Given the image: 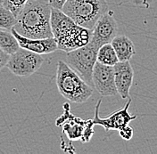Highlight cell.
Segmentation results:
<instances>
[{
  "label": "cell",
  "mask_w": 157,
  "mask_h": 154,
  "mask_svg": "<svg viewBox=\"0 0 157 154\" xmlns=\"http://www.w3.org/2000/svg\"><path fill=\"white\" fill-rule=\"evenodd\" d=\"M51 6L46 0H28L17 15L13 29L29 39L52 38L50 26Z\"/></svg>",
  "instance_id": "1"
},
{
  "label": "cell",
  "mask_w": 157,
  "mask_h": 154,
  "mask_svg": "<svg viewBox=\"0 0 157 154\" xmlns=\"http://www.w3.org/2000/svg\"><path fill=\"white\" fill-rule=\"evenodd\" d=\"M56 86L59 93L70 102L83 103L93 95V88L64 62L60 60L56 70Z\"/></svg>",
  "instance_id": "2"
},
{
  "label": "cell",
  "mask_w": 157,
  "mask_h": 154,
  "mask_svg": "<svg viewBox=\"0 0 157 154\" xmlns=\"http://www.w3.org/2000/svg\"><path fill=\"white\" fill-rule=\"evenodd\" d=\"M62 11L76 24L92 29L108 11V4L106 0H66Z\"/></svg>",
  "instance_id": "3"
},
{
  "label": "cell",
  "mask_w": 157,
  "mask_h": 154,
  "mask_svg": "<svg viewBox=\"0 0 157 154\" xmlns=\"http://www.w3.org/2000/svg\"><path fill=\"white\" fill-rule=\"evenodd\" d=\"M98 50V47L88 42L84 47L68 52L66 55V63L90 87H93L92 72L97 62Z\"/></svg>",
  "instance_id": "4"
},
{
  "label": "cell",
  "mask_w": 157,
  "mask_h": 154,
  "mask_svg": "<svg viewBox=\"0 0 157 154\" xmlns=\"http://www.w3.org/2000/svg\"><path fill=\"white\" fill-rule=\"evenodd\" d=\"M64 113L56 120V126L63 125V131L70 140H80L82 143L90 141L94 134V123L92 119L82 120L70 112L69 103H64Z\"/></svg>",
  "instance_id": "5"
},
{
  "label": "cell",
  "mask_w": 157,
  "mask_h": 154,
  "mask_svg": "<svg viewBox=\"0 0 157 154\" xmlns=\"http://www.w3.org/2000/svg\"><path fill=\"white\" fill-rule=\"evenodd\" d=\"M43 62L41 54L20 47L10 55L6 66L16 76L29 77L41 67Z\"/></svg>",
  "instance_id": "6"
},
{
  "label": "cell",
  "mask_w": 157,
  "mask_h": 154,
  "mask_svg": "<svg viewBox=\"0 0 157 154\" xmlns=\"http://www.w3.org/2000/svg\"><path fill=\"white\" fill-rule=\"evenodd\" d=\"M132 100L128 97L127 103L125 106L120 110H118L116 111H114L113 113H112L111 115L105 118H100L99 116V107L102 103V100L100 99L98 102L96 109H95V116L94 118L92 119L94 125H98L103 126L106 132H109L110 130H117L119 131L121 128H122L123 126L126 125H128L132 120L137 118V115H131L128 112V108L131 104Z\"/></svg>",
  "instance_id": "7"
},
{
  "label": "cell",
  "mask_w": 157,
  "mask_h": 154,
  "mask_svg": "<svg viewBox=\"0 0 157 154\" xmlns=\"http://www.w3.org/2000/svg\"><path fill=\"white\" fill-rule=\"evenodd\" d=\"M118 33V24L112 11H107L95 23L89 43L99 49L103 45L109 44Z\"/></svg>",
  "instance_id": "8"
},
{
  "label": "cell",
  "mask_w": 157,
  "mask_h": 154,
  "mask_svg": "<svg viewBox=\"0 0 157 154\" xmlns=\"http://www.w3.org/2000/svg\"><path fill=\"white\" fill-rule=\"evenodd\" d=\"M93 87L104 97L118 95L114 82L113 66H108L97 62L92 72Z\"/></svg>",
  "instance_id": "9"
},
{
  "label": "cell",
  "mask_w": 157,
  "mask_h": 154,
  "mask_svg": "<svg viewBox=\"0 0 157 154\" xmlns=\"http://www.w3.org/2000/svg\"><path fill=\"white\" fill-rule=\"evenodd\" d=\"M113 72L117 93L122 99H128L134 78V69L129 61L118 62L113 65Z\"/></svg>",
  "instance_id": "10"
},
{
  "label": "cell",
  "mask_w": 157,
  "mask_h": 154,
  "mask_svg": "<svg viewBox=\"0 0 157 154\" xmlns=\"http://www.w3.org/2000/svg\"><path fill=\"white\" fill-rule=\"evenodd\" d=\"M13 35L17 39L20 47L34 52L39 54H50L57 50V44L55 39L46 38V39H29L21 36L15 29H11Z\"/></svg>",
  "instance_id": "11"
},
{
  "label": "cell",
  "mask_w": 157,
  "mask_h": 154,
  "mask_svg": "<svg viewBox=\"0 0 157 154\" xmlns=\"http://www.w3.org/2000/svg\"><path fill=\"white\" fill-rule=\"evenodd\" d=\"M91 35L92 29H87L76 24L75 27L65 38L61 39L56 43L57 49L68 53L74 49L84 47L89 42Z\"/></svg>",
  "instance_id": "12"
},
{
  "label": "cell",
  "mask_w": 157,
  "mask_h": 154,
  "mask_svg": "<svg viewBox=\"0 0 157 154\" xmlns=\"http://www.w3.org/2000/svg\"><path fill=\"white\" fill-rule=\"evenodd\" d=\"M75 25L76 23L62 10L51 7L50 26L53 38L56 42H58L66 37Z\"/></svg>",
  "instance_id": "13"
},
{
  "label": "cell",
  "mask_w": 157,
  "mask_h": 154,
  "mask_svg": "<svg viewBox=\"0 0 157 154\" xmlns=\"http://www.w3.org/2000/svg\"><path fill=\"white\" fill-rule=\"evenodd\" d=\"M119 62L130 61L136 54V48L132 40L124 35H116L111 42Z\"/></svg>",
  "instance_id": "14"
},
{
  "label": "cell",
  "mask_w": 157,
  "mask_h": 154,
  "mask_svg": "<svg viewBox=\"0 0 157 154\" xmlns=\"http://www.w3.org/2000/svg\"><path fill=\"white\" fill-rule=\"evenodd\" d=\"M0 48L9 55L20 48L19 43L11 30L0 29Z\"/></svg>",
  "instance_id": "15"
},
{
  "label": "cell",
  "mask_w": 157,
  "mask_h": 154,
  "mask_svg": "<svg viewBox=\"0 0 157 154\" xmlns=\"http://www.w3.org/2000/svg\"><path fill=\"white\" fill-rule=\"evenodd\" d=\"M97 62L108 66H113L119 62L116 53L111 43L103 45L99 47L98 50Z\"/></svg>",
  "instance_id": "16"
},
{
  "label": "cell",
  "mask_w": 157,
  "mask_h": 154,
  "mask_svg": "<svg viewBox=\"0 0 157 154\" xmlns=\"http://www.w3.org/2000/svg\"><path fill=\"white\" fill-rule=\"evenodd\" d=\"M17 22V18L13 13L4 6L0 7V29L11 30Z\"/></svg>",
  "instance_id": "17"
},
{
  "label": "cell",
  "mask_w": 157,
  "mask_h": 154,
  "mask_svg": "<svg viewBox=\"0 0 157 154\" xmlns=\"http://www.w3.org/2000/svg\"><path fill=\"white\" fill-rule=\"evenodd\" d=\"M28 0H3V6L11 11L15 17L20 13Z\"/></svg>",
  "instance_id": "18"
},
{
  "label": "cell",
  "mask_w": 157,
  "mask_h": 154,
  "mask_svg": "<svg viewBox=\"0 0 157 154\" xmlns=\"http://www.w3.org/2000/svg\"><path fill=\"white\" fill-rule=\"evenodd\" d=\"M133 134H134L133 128L128 125H126L119 130V135L125 141H129L133 137Z\"/></svg>",
  "instance_id": "19"
},
{
  "label": "cell",
  "mask_w": 157,
  "mask_h": 154,
  "mask_svg": "<svg viewBox=\"0 0 157 154\" xmlns=\"http://www.w3.org/2000/svg\"><path fill=\"white\" fill-rule=\"evenodd\" d=\"M65 2L66 0H48V3L51 7L59 10H62Z\"/></svg>",
  "instance_id": "20"
},
{
  "label": "cell",
  "mask_w": 157,
  "mask_h": 154,
  "mask_svg": "<svg viewBox=\"0 0 157 154\" xmlns=\"http://www.w3.org/2000/svg\"><path fill=\"white\" fill-rule=\"evenodd\" d=\"M9 54H6L5 51H3L2 49L0 48V69H3L6 65L8 59H9Z\"/></svg>",
  "instance_id": "21"
},
{
  "label": "cell",
  "mask_w": 157,
  "mask_h": 154,
  "mask_svg": "<svg viewBox=\"0 0 157 154\" xmlns=\"http://www.w3.org/2000/svg\"><path fill=\"white\" fill-rule=\"evenodd\" d=\"M130 1L137 6H143L145 7H148L150 4H152L153 2H155L156 0H130Z\"/></svg>",
  "instance_id": "22"
},
{
  "label": "cell",
  "mask_w": 157,
  "mask_h": 154,
  "mask_svg": "<svg viewBox=\"0 0 157 154\" xmlns=\"http://www.w3.org/2000/svg\"><path fill=\"white\" fill-rule=\"evenodd\" d=\"M3 6V0H0V7Z\"/></svg>",
  "instance_id": "23"
}]
</instances>
